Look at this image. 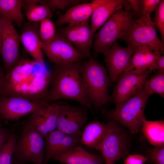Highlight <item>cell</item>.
<instances>
[{"instance_id":"44dd1931","label":"cell","mask_w":164,"mask_h":164,"mask_svg":"<svg viewBox=\"0 0 164 164\" xmlns=\"http://www.w3.org/2000/svg\"><path fill=\"white\" fill-rule=\"evenodd\" d=\"M53 159L62 164H101L102 158L90 153L81 145H76L64 153L55 156Z\"/></svg>"},{"instance_id":"ffe728a7","label":"cell","mask_w":164,"mask_h":164,"mask_svg":"<svg viewBox=\"0 0 164 164\" xmlns=\"http://www.w3.org/2000/svg\"><path fill=\"white\" fill-rule=\"evenodd\" d=\"M100 0L83 2L73 6L60 16L56 22L58 26L78 24L88 21L96 6Z\"/></svg>"},{"instance_id":"1f68e13d","label":"cell","mask_w":164,"mask_h":164,"mask_svg":"<svg viewBox=\"0 0 164 164\" xmlns=\"http://www.w3.org/2000/svg\"><path fill=\"white\" fill-rule=\"evenodd\" d=\"M149 156L153 164H164V146L155 147L150 149Z\"/></svg>"},{"instance_id":"e575fe53","label":"cell","mask_w":164,"mask_h":164,"mask_svg":"<svg viewBox=\"0 0 164 164\" xmlns=\"http://www.w3.org/2000/svg\"><path fill=\"white\" fill-rule=\"evenodd\" d=\"M10 132L7 128L0 127V151L6 142Z\"/></svg>"},{"instance_id":"30bf717a","label":"cell","mask_w":164,"mask_h":164,"mask_svg":"<svg viewBox=\"0 0 164 164\" xmlns=\"http://www.w3.org/2000/svg\"><path fill=\"white\" fill-rule=\"evenodd\" d=\"M41 47L50 61L55 65H62L79 62L85 56L59 33L47 43H41Z\"/></svg>"},{"instance_id":"d6a6232c","label":"cell","mask_w":164,"mask_h":164,"mask_svg":"<svg viewBox=\"0 0 164 164\" xmlns=\"http://www.w3.org/2000/svg\"><path fill=\"white\" fill-rule=\"evenodd\" d=\"M160 1V0H141L140 15H150L151 13L155 10Z\"/></svg>"},{"instance_id":"8992f818","label":"cell","mask_w":164,"mask_h":164,"mask_svg":"<svg viewBox=\"0 0 164 164\" xmlns=\"http://www.w3.org/2000/svg\"><path fill=\"white\" fill-rule=\"evenodd\" d=\"M155 24L150 15H140L134 20L121 39L134 53L136 48L141 45L147 46L152 51L161 55L164 53V43L158 38Z\"/></svg>"},{"instance_id":"484cf974","label":"cell","mask_w":164,"mask_h":164,"mask_svg":"<svg viewBox=\"0 0 164 164\" xmlns=\"http://www.w3.org/2000/svg\"><path fill=\"white\" fill-rule=\"evenodd\" d=\"M26 6V17L30 22H40L53 17L52 12L45 5L36 4Z\"/></svg>"},{"instance_id":"9a60e30c","label":"cell","mask_w":164,"mask_h":164,"mask_svg":"<svg viewBox=\"0 0 164 164\" xmlns=\"http://www.w3.org/2000/svg\"><path fill=\"white\" fill-rule=\"evenodd\" d=\"M85 57L91 59V49L94 35L91 32L89 21L78 24L68 25L59 33Z\"/></svg>"},{"instance_id":"603a6c76","label":"cell","mask_w":164,"mask_h":164,"mask_svg":"<svg viewBox=\"0 0 164 164\" xmlns=\"http://www.w3.org/2000/svg\"><path fill=\"white\" fill-rule=\"evenodd\" d=\"M161 55L152 51L147 46L140 45L136 48L132 55V65L134 69L155 70V62Z\"/></svg>"},{"instance_id":"ac0fdd59","label":"cell","mask_w":164,"mask_h":164,"mask_svg":"<svg viewBox=\"0 0 164 164\" xmlns=\"http://www.w3.org/2000/svg\"><path fill=\"white\" fill-rule=\"evenodd\" d=\"M39 28V25L37 22H30L26 24L20 35V42L33 60L45 63L41 47Z\"/></svg>"},{"instance_id":"8fae6325","label":"cell","mask_w":164,"mask_h":164,"mask_svg":"<svg viewBox=\"0 0 164 164\" xmlns=\"http://www.w3.org/2000/svg\"><path fill=\"white\" fill-rule=\"evenodd\" d=\"M0 18L2 25L1 54L7 72L21 59L19 53L20 37L11 21L1 15Z\"/></svg>"},{"instance_id":"8d00e7d4","label":"cell","mask_w":164,"mask_h":164,"mask_svg":"<svg viewBox=\"0 0 164 164\" xmlns=\"http://www.w3.org/2000/svg\"><path fill=\"white\" fill-rule=\"evenodd\" d=\"M155 70L164 71V56H160L158 57L155 62Z\"/></svg>"},{"instance_id":"e0dca14e","label":"cell","mask_w":164,"mask_h":164,"mask_svg":"<svg viewBox=\"0 0 164 164\" xmlns=\"http://www.w3.org/2000/svg\"><path fill=\"white\" fill-rule=\"evenodd\" d=\"M61 103L47 102L43 107L31 114L28 122L45 138L56 129L57 121Z\"/></svg>"},{"instance_id":"4316f807","label":"cell","mask_w":164,"mask_h":164,"mask_svg":"<svg viewBox=\"0 0 164 164\" xmlns=\"http://www.w3.org/2000/svg\"><path fill=\"white\" fill-rule=\"evenodd\" d=\"M143 87L150 96L157 94L164 97V71L158 70L154 76L146 80Z\"/></svg>"},{"instance_id":"7402d4cb","label":"cell","mask_w":164,"mask_h":164,"mask_svg":"<svg viewBox=\"0 0 164 164\" xmlns=\"http://www.w3.org/2000/svg\"><path fill=\"white\" fill-rule=\"evenodd\" d=\"M107 128V123L105 124L97 121L89 123L81 132L80 142L95 149L102 140Z\"/></svg>"},{"instance_id":"d6986e66","label":"cell","mask_w":164,"mask_h":164,"mask_svg":"<svg viewBox=\"0 0 164 164\" xmlns=\"http://www.w3.org/2000/svg\"><path fill=\"white\" fill-rule=\"evenodd\" d=\"M126 0H100L91 15V29L95 35L96 31L118 11L122 9Z\"/></svg>"},{"instance_id":"f1b7e54d","label":"cell","mask_w":164,"mask_h":164,"mask_svg":"<svg viewBox=\"0 0 164 164\" xmlns=\"http://www.w3.org/2000/svg\"><path fill=\"white\" fill-rule=\"evenodd\" d=\"M39 32L40 40L43 43L51 41L57 33L55 25L50 19L44 20L40 22Z\"/></svg>"},{"instance_id":"836d02e7","label":"cell","mask_w":164,"mask_h":164,"mask_svg":"<svg viewBox=\"0 0 164 164\" xmlns=\"http://www.w3.org/2000/svg\"><path fill=\"white\" fill-rule=\"evenodd\" d=\"M148 159V158L141 155H130L127 157L124 164H144Z\"/></svg>"},{"instance_id":"6da1fadb","label":"cell","mask_w":164,"mask_h":164,"mask_svg":"<svg viewBox=\"0 0 164 164\" xmlns=\"http://www.w3.org/2000/svg\"><path fill=\"white\" fill-rule=\"evenodd\" d=\"M52 72L45 63L21 59L6 72L0 90V98L15 96L32 101H44L52 79Z\"/></svg>"},{"instance_id":"7a4b0ae2","label":"cell","mask_w":164,"mask_h":164,"mask_svg":"<svg viewBox=\"0 0 164 164\" xmlns=\"http://www.w3.org/2000/svg\"><path fill=\"white\" fill-rule=\"evenodd\" d=\"M79 62L55 65L52 72L51 87L45 101L61 99L73 100L90 108L92 105L86 93L83 84L81 65Z\"/></svg>"},{"instance_id":"7c38bea8","label":"cell","mask_w":164,"mask_h":164,"mask_svg":"<svg viewBox=\"0 0 164 164\" xmlns=\"http://www.w3.org/2000/svg\"><path fill=\"white\" fill-rule=\"evenodd\" d=\"M105 60L109 78L114 82L122 73L132 70V56L134 52L129 48L119 46L117 42L102 53Z\"/></svg>"},{"instance_id":"d4e9b609","label":"cell","mask_w":164,"mask_h":164,"mask_svg":"<svg viewBox=\"0 0 164 164\" xmlns=\"http://www.w3.org/2000/svg\"><path fill=\"white\" fill-rule=\"evenodd\" d=\"M23 5L22 0H0V15L21 26L24 22L22 12Z\"/></svg>"},{"instance_id":"83f0119b","label":"cell","mask_w":164,"mask_h":164,"mask_svg":"<svg viewBox=\"0 0 164 164\" xmlns=\"http://www.w3.org/2000/svg\"><path fill=\"white\" fill-rule=\"evenodd\" d=\"M14 130L10 131L9 138L0 151V164H11L13 153L16 139Z\"/></svg>"},{"instance_id":"ba28073f","label":"cell","mask_w":164,"mask_h":164,"mask_svg":"<svg viewBox=\"0 0 164 164\" xmlns=\"http://www.w3.org/2000/svg\"><path fill=\"white\" fill-rule=\"evenodd\" d=\"M106 133L95 149L101 153L105 164H114L128 153L125 136L114 121H110Z\"/></svg>"},{"instance_id":"ab89813d","label":"cell","mask_w":164,"mask_h":164,"mask_svg":"<svg viewBox=\"0 0 164 164\" xmlns=\"http://www.w3.org/2000/svg\"><path fill=\"white\" fill-rule=\"evenodd\" d=\"M0 118H2L1 114H0Z\"/></svg>"},{"instance_id":"cb8c5ba5","label":"cell","mask_w":164,"mask_h":164,"mask_svg":"<svg viewBox=\"0 0 164 164\" xmlns=\"http://www.w3.org/2000/svg\"><path fill=\"white\" fill-rule=\"evenodd\" d=\"M140 130L149 142L154 147L164 145V121L163 120L144 121Z\"/></svg>"},{"instance_id":"d590c367","label":"cell","mask_w":164,"mask_h":164,"mask_svg":"<svg viewBox=\"0 0 164 164\" xmlns=\"http://www.w3.org/2000/svg\"><path fill=\"white\" fill-rule=\"evenodd\" d=\"M134 11V13H137L140 16L141 14V0H128Z\"/></svg>"},{"instance_id":"f35d334b","label":"cell","mask_w":164,"mask_h":164,"mask_svg":"<svg viewBox=\"0 0 164 164\" xmlns=\"http://www.w3.org/2000/svg\"><path fill=\"white\" fill-rule=\"evenodd\" d=\"M2 25L0 18V54L1 53L2 50Z\"/></svg>"},{"instance_id":"52a82bcc","label":"cell","mask_w":164,"mask_h":164,"mask_svg":"<svg viewBox=\"0 0 164 164\" xmlns=\"http://www.w3.org/2000/svg\"><path fill=\"white\" fill-rule=\"evenodd\" d=\"M133 12L123 9L114 13L102 26L94 36L93 47L97 52L111 46L119 39H122L130 28L133 21Z\"/></svg>"},{"instance_id":"f546056e","label":"cell","mask_w":164,"mask_h":164,"mask_svg":"<svg viewBox=\"0 0 164 164\" xmlns=\"http://www.w3.org/2000/svg\"><path fill=\"white\" fill-rule=\"evenodd\" d=\"M84 2L79 0H40L39 3L47 6L52 12L65 10Z\"/></svg>"},{"instance_id":"9c48e42d","label":"cell","mask_w":164,"mask_h":164,"mask_svg":"<svg viewBox=\"0 0 164 164\" xmlns=\"http://www.w3.org/2000/svg\"><path fill=\"white\" fill-rule=\"evenodd\" d=\"M152 72L148 69H134L121 74L117 79L113 94L116 108L136 94Z\"/></svg>"},{"instance_id":"5b68a950","label":"cell","mask_w":164,"mask_h":164,"mask_svg":"<svg viewBox=\"0 0 164 164\" xmlns=\"http://www.w3.org/2000/svg\"><path fill=\"white\" fill-rule=\"evenodd\" d=\"M150 96L143 86L136 94L119 107L112 110L105 111L104 113L108 118L120 122L132 133L135 135L146 119L144 110Z\"/></svg>"},{"instance_id":"2e32d148","label":"cell","mask_w":164,"mask_h":164,"mask_svg":"<svg viewBox=\"0 0 164 164\" xmlns=\"http://www.w3.org/2000/svg\"><path fill=\"white\" fill-rule=\"evenodd\" d=\"M44 139L45 157L42 164H47L55 156L66 152L79 142L77 135L66 134L56 129L49 132Z\"/></svg>"},{"instance_id":"74e56055","label":"cell","mask_w":164,"mask_h":164,"mask_svg":"<svg viewBox=\"0 0 164 164\" xmlns=\"http://www.w3.org/2000/svg\"><path fill=\"white\" fill-rule=\"evenodd\" d=\"M5 74L3 70L0 65V90L3 84Z\"/></svg>"},{"instance_id":"3957f363","label":"cell","mask_w":164,"mask_h":164,"mask_svg":"<svg viewBox=\"0 0 164 164\" xmlns=\"http://www.w3.org/2000/svg\"><path fill=\"white\" fill-rule=\"evenodd\" d=\"M82 81L87 95L92 105L99 108L110 101L108 93L110 79L104 66L96 60L81 65Z\"/></svg>"},{"instance_id":"4dcf8cb0","label":"cell","mask_w":164,"mask_h":164,"mask_svg":"<svg viewBox=\"0 0 164 164\" xmlns=\"http://www.w3.org/2000/svg\"><path fill=\"white\" fill-rule=\"evenodd\" d=\"M155 26L158 29L161 36V40L164 41V1L160 0L155 10Z\"/></svg>"},{"instance_id":"277c9868","label":"cell","mask_w":164,"mask_h":164,"mask_svg":"<svg viewBox=\"0 0 164 164\" xmlns=\"http://www.w3.org/2000/svg\"><path fill=\"white\" fill-rule=\"evenodd\" d=\"M20 135H17L12 163L23 164L28 162L42 164L45 153V139L28 122L23 124Z\"/></svg>"},{"instance_id":"5bb4252c","label":"cell","mask_w":164,"mask_h":164,"mask_svg":"<svg viewBox=\"0 0 164 164\" xmlns=\"http://www.w3.org/2000/svg\"><path fill=\"white\" fill-rule=\"evenodd\" d=\"M87 117L84 108L61 104L58 115L56 129L66 134H81Z\"/></svg>"},{"instance_id":"4fadbf2b","label":"cell","mask_w":164,"mask_h":164,"mask_svg":"<svg viewBox=\"0 0 164 164\" xmlns=\"http://www.w3.org/2000/svg\"><path fill=\"white\" fill-rule=\"evenodd\" d=\"M48 102L32 101L11 96L0 98V113L2 118L15 120L36 111Z\"/></svg>"}]
</instances>
